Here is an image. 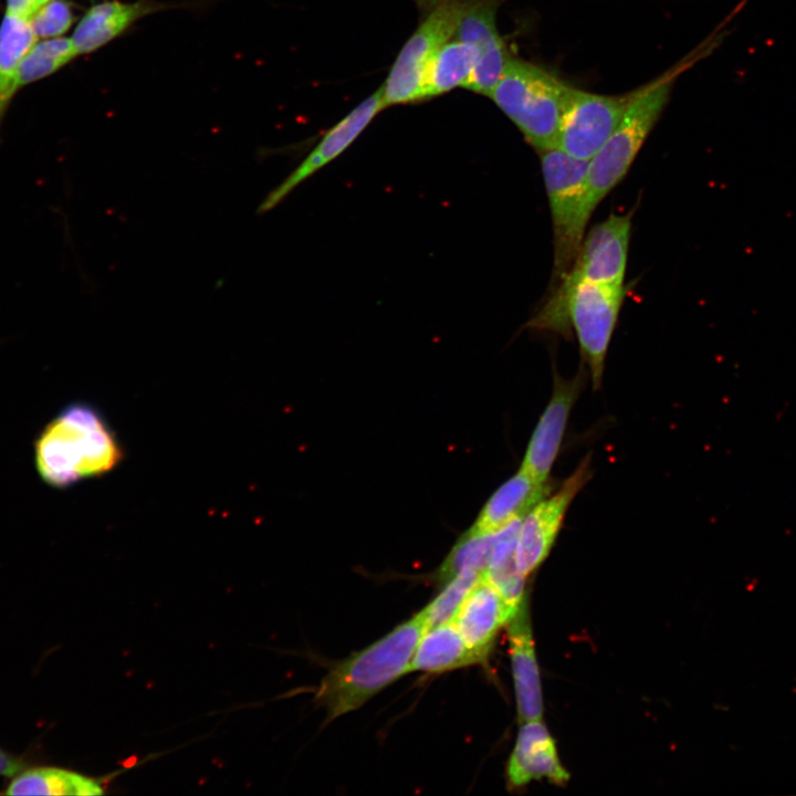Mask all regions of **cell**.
Listing matches in <instances>:
<instances>
[{
	"label": "cell",
	"mask_w": 796,
	"mask_h": 796,
	"mask_svg": "<svg viewBox=\"0 0 796 796\" xmlns=\"http://www.w3.org/2000/svg\"><path fill=\"white\" fill-rule=\"evenodd\" d=\"M123 448L103 413L87 402L64 407L34 442L39 476L49 486L65 489L115 469Z\"/></svg>",
	"instance_id": "1"
},
{
	"label": "cell",
	"mask_w": 796,
	"mask_h": 796,
	"mask_svg": "<svg viewBox=\"0 0 796 796\" xmlns=\"http://www.w3.org/2000/svg\"><path fill=\"white\" fill-rule=\"evenodd\" d=\"M729 15L694 50L653 81L632 91L628 107L610 137L588 161L587 188L591 212L626 176L669 102L677 78L709 56L727 35Z\"/></svg>",
	"instance_id": "2"
},
{
	"label": "cell",
	"mask_w": 796,
	"mask_h": 796,
	"mask_svg": "<svg viewBox=\"0 0 796 796\" xmlns=\"http://www.w3.org/2000/svg\"><path fill=\"white\" fill-rule=\"evenodd\" d=\"M427 630L421 610L381 639L335 664L322 680L315 698L325 708L327 721L358 709L410 672L415 651Z\"/></svg>",
	"instance_id": "3"
},
{
	"label": "cell",
	"mask_w": 796,
	"mask_h": 796,
	"mask_svg": "<svg viewBox=\"0 0 796 796\" xmlns=\"http://www.w3.org/2000/svg\"><path fill=\"white\" fill-rule=\"evenodd\" d=\"M624 296V285L590 281L572 285L558 283L528 325L564 336H569L573 326L594 388L598 389Z\"/></svg>",
	"instance_id": "4"
},
{
	"label": "cell",
	"mask_w": 796,
	"mask_h": 796,
	"mask_svg": "<svg viewBox=\"0 0 796 796\" xmlns=\"http://www.w3.org/2000/svg\"><path fill=\"white\" fill-rule=\"evenodd\" d=\"M570 88L537 65L511 56L489 97L541 151L556 148Z\"/></svg>",
	"instance_id": "5"
},
{
	"label": "cell",
	"mask_w": 796,
	"mask_h": 796,
	"mask_svg": "<svg viewBox=\"0 0 796 796\" xmlns=\"http://www.w3.org/2000/svg\"><path fill=\"white\" fill-rule=\"evenodd\" d=\"M554 234V272L559 280L573 264L593 213L587 188L588 161L557 148L540 151Z\"/></svg>",
	"instance_id": "6"
},
{
	"label": "cell",
	"mask_w": 796,
	"mask_h": 796,
	"mask_svg": "<svg viewBox=\"0 0 796 796\" xmlns=\"http://www.w3.org/2000/svg\"><path fill=\"white\" fill-rule=\"evenodd\" d=\"M415 1L423 17L400 49L380 86L384 108L423 102L428 65L437 51L454 36L459 0Z\"/></svg>",
	"instance_id": "7"
},
{
	"label": "cell",
	"mask_w": 796,
	"mask_h": 796,
	"mask_svg": "<svg viewBox=\"0 0 796 796\" xmlns=\"http://www.w3.org/2000/svg\"><path fill=\"white\" fill-rule=\"evenodd\" d=\"M632 91L624 95H601L570 88L556 140V148L568 156L589 161L621 121Z\"/></svg>",
	"instance_id": "8"
},
{
	"label": "cell",
	"mask_w": 796,
	"mask_h": 796,
	"mask_svg": "<svg viewBox=\"0 0 796 796\" xmlns=\"http://www.w3.org/2000/svg\"><path fill=\"white\" fill-rule=\"evenodd\" d=\"M506 0H459L454 39L469 44L476 62L467 90L489 97L511 55L496 27V13Z\"/></svg>",
	"instance_id": "9"
},
{
	"label": "cell",
	"mask_w": 796,
	"mask_h": 796,
	"mask_svg": "<svg viewBox=\"0 0 796 796\" xmlns=\"http://www.w3.org/2000/svg\"><path fill=\"white\" fill-rule=\"evenodd\" d=\"M589 476V460L585 459L557 492L546 495L522 517L515 563L524 577L535 570L549 554L567 509Z\"/></svg>",
	"instance_id": "10"
},
{
	"label": "cell",
	"mask_w": 796,
	"mask_h": 796,
	"mask_svg": "<svg viewBox=\"0 0 796 796\" xmlns=\"http://www.w3.org/2000/svg\"><path fill=\"white\" fill-rule=\"evenodd\" d=\"M630 228L631 213H612L597 223L583 240L573 264L558 283L572 285L590 281L624 285Z\"/></svg>",
	"instance_id": "11"
},
{
	"label": "cell",
	"mask_w": 796,
	"mask_h": 796,
	"mask_svg": "<svg viewBox=\"0 0 796 796\" xmlns=\"http://www.w3.org/2000/svg\"><path fill=\"white\" fill-rule=\"evenodd\" d=\"M384 109L380 87L333 125L304 160L262 200L258 213L282 202L297 186L338 158Z\"/></svg>",
	"instance_id": "12"
},
{
	"label": "cell",
	"mask_w": 796,
	"mask_h": 796,
	"mask_svg": "<svg viewBox=\"0 0 796 796\" xmlns=\"http://www.w3.org/2000/svg\"><path fill=\"white\" fill-rule=\"evenodd\" d=\"M583 384V371L572 379L554 374L553 394L533 431L521 465L523 471L540 483H547L563 442L567 420Z\"/></svg>",
	"instance_id": "13"
},
{
	"label": "cell",
	"mask_w": 796,
	"mask_h": 796,
	"mask_svg": "<svg viewBox=\"0 0 796 796\" xmlns=\"http://www.w3.org/2000/svg\"><path fill=\"white\" fill-rule=\"evenodd\" d=\"M514 614L484 574L468 593L452 621L468 647L483 661L498 631Z\"/></svg>",
	"instance_id": "14"
},
{
	"label": "cell",
	"mask_w": 796,
	"mask_h": 796,
	"mask_svg": "<svg viewBox=\"0 0 796 796\" xmlns=\"http://www.w3.org/2000/svg\"><path fill=\"white\" fill-rule=\"evenodd\" d=\"M507 624L519 719L522 723L538 720L543 713V696L525 598Z\"/></svg>",
	"instance_id": "15"
},
{
	"label": "cell",
	"mask_w": 796,
	"mask_h": 796,
	"mask_svg": "<svg viewBox=\"0 0 796 796\" xmlns=\"http://www.w3.org/2000/svg\"><path fill=\"white\" fill-rule=\"evenodd\" d=\"M506 774L513 787L542 778L558 785L567 782L568 773L561 764L554 740L541 719L523 722Z\"/></svg>",
	"instance_id": "16"
},
{
	"label": "cell",
	"mask_w": 796,
	"mask_h": 796,
	"mask_svg": "<svg viewBox=\"0 0 796 796\" xmlns=\"http://www.w3.org/2000/svg\"><path fill=\"white\" fill-rule=\"evenodd\" d=\"M160 7L150 0L133 3L105 1L93 6L83 15L71 38L76 55L102 48L135 21L160 10Z\"/></svg>",
	"instance_id": "17"
},
{
	"label": "cell",
	"mask_w": 796,
	"mask_h": 796,
	"mask_svg": "<svg viewBox=\"0 0 796 796\" xmlns=\"http://www.w3.org/2000/svg\"><path fill=\"white\" fill-rule=\"evenodd\" d=\"M551 490L549 484L535 481L520 469L490 496L471 530L495 533L512 521L522 519Z\"/></svg>",
	"instance_id": "18"
},
{
	"label": "cell",
	"mask_w": 796,
	"mask_h": 796,
	"mask_svg": "<svg viewBox=\"0 0 796 796\" xmlns=\"http://www.w3.org/2000/svg\"><path fill=\"white\" fill-rule=\"evenodd\" d=\"M480 662L453 621L428 629L411 661V671L444 672Z\"/></svg>",
	"instance_id": "19"
},
{
	"label": "cell",
	"mask_w": 796,
	"mask_h": 796,
	"mask_svg": "<svg viewBox=\"0 0 796 796\" xmlns=\"http://www.w3.org/2000/svg\"><path fill=\"white\" fill-rule=\"evenodd\" d=\"M476 62L472 46L457 39L446 42L428 65L422 101L438 97L454 88H468Z\"/></svg>",
	"instance_id": "20"
},
{
	"label": "cell",
	"mask_w": 796,
	"mask_h": 796,
	"mask_svg": "<svg viewBox=\"0 0 796 796\" xmlns=\"http://www.w3.org/2000/svg\"><path fill=\"white\" fill-rule=\"evenodd\" d=\"M6 795H100L101 786L92 778L78 773L55 767H25L6 787Z\"/></svg>",
	"instance_id": "21"
},
{
	"label": "cell",
	"mask_w": 796,
	"mask_h": 796,
	"mask_svg": "<svg viewBox=\"0 0 796 796\" xmlns=\"http://www.w3.org/2000/svg\"><path fill=\"white\" fill-rule=\"evenodd\" d=\"M36 39L29 20L6 13L0 25V127L18 91L19 65Z\"/></svg>",
	"instance_id": "22"
},
{
	"label": "cell",
	"mask_w": 796,
	"mask_h": 796,
	"mask_svg": "<svg viewBox=\"0 0 796 796\" xmlns=\"http://www.w3.org/2000/svg\"><path fill=\"white\" fill-rule=\"evenodd\" d=\"M522 519H516L495 532V541L485 577L500 593L513 611L524 596V576L515 563V552Z\"/></svg>",
	"instance_id": "23"
},
{
	"label": "cell",
	"mask_w": 796,
	"mask_h": 796,
	"mask_svg": "<svg viewBox=\"0 0 796 796\" xmlns=\"http://www.w3.org/2000/svg\"><path fill=\"white\" fill-rule=\"evenodd\" d=\"M495 541V533H479L469 530L453 546L437 573L440 583L446 584L464 572L485 574Z\"/></svg>",
	"instance_id": "24"
},
{
	"label": "cell",
	"mask_w": 796,
	"mask_h": 796,
	"mask_svg": "<svg viewBox=\"0 0 796 796\" xmlns=\"http://www.w3.org/2000/svg\"><path fill=\"white\" fill-rule=\"evenodd\" d=\"M75 56L71 38L57 36L35 42L19 65L17 88L54 73Z\"/></svg>",
	"instance_id": "25"
},
{
	"label": "cell",
	"mask_w": 796,
	"mask_h": 796,
	"mask_svg": "<svg viewBox=\"0 0 796 796\" xmlns=\"http://www.w3.org/2000/svg\"><path fill=\"white\" fill-rule=\"evenodd\" d=\"M484 574L464 572L446 583L443 590L422 611L428 629L451 621L471 588Z\"/></svg>",
	"instance_id": "26"
},
{
	"label": "cell",
	"mask_w": 796,
	"mask_h": 796,
	"mask_svg": "<svg viewBox=\"0 0 796 796\" xmlns=\"http://www.w3.org/2000/svg\"><path fill=\"white\" fill-rule=\"evenodd\" d=\"M73 21V11L67 1L49 0L36 10L30 23L36 38H57L70 29Z\"/></svg>",
	"instance_id": "27"
},
{
	"label": "cell",
	"mask_w": 796,
	"mask_h": 796,
	"mask_svg": "<svg viewBox=\"0 0 796 796\" xmlns=\"http://www.w3.org/2000/svg\"><path fill=\"white\" fill-rule=\"evenodd\" d=\"M28 763L21 756L13 755L0 747V775L12 777L25 768Z\"/></svg>",
	"instance_id": "28"
},
{
	"label": "cell",
	"mask_w": 796,
	"mask_h": 796,
	"mask_svg": "<svg viewBox=\"0 0 796 796\" xmlns=\"http://www.w3.org/2000/svg\"><path fill=\"white\" fill-rule=\"evenodd\" d=\"M38 9L33 0H7L6 13L30 21Z\"/></svg>",
	"instance_id": "29"
},
{
	"label": "cell",
	"mask_w": 796,
	"mask_h": 796,
	"mask_svg": "<svg viewBox=\"0 0 796 796\" xmlns=\"http://www.w3.org/2000/svg\"><path fill=\"white\" fill-rule=\"evenodd\" d=\"M33 1H34L35 4L40 8L41 6H43V4H44L46 1H49V0H33Z\"/></svg>",
	"instance_id": "30"
}]
</instances>
